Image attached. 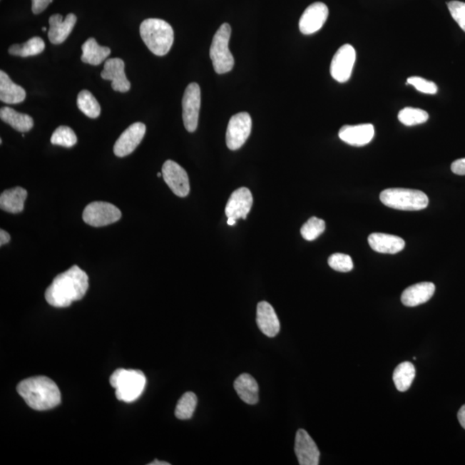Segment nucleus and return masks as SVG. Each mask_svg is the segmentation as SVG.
Instances as JSON below:
<instances>
[{
    "mask_svg": "<svg viewBox=\"0 0 465 465\" xmlns=\"http://www.w3.org/2000/svg\"><path fill=\"white\" fill-rule=\"evenodd\" d=\"M11 235L5 230H0V246H4V245L10 242Z\"/></svg>",
    "mask_w": 465,
    "mask_h": 465,
    "instance_id": "58836bf2",
    "label": "nucleus"
},
{
    "mask_svg": "<svg viewBox=\"0 0 465 465\" xmlns=\"http://www.w3.org/2000/svg\"><path fill=\"white\" fill-rule=\"evenodd\" d=\"M162 176L168 188L178 197L185 198L190 193V182L188 173L180 165L173 160H167L162 167Z\"/></svg>",
    "mask_w": 465,
    "mask_h": 465,
    "instance_id": "9b49d317",
    "label": "nucleus"
},
{
    "mask_svg": "<svg viewBox=\"0 0 465 465\" xmlns=\"http://www.w3.org/2000/svg\"><path fill=\"white\" fill-rule=\"evenodd\" d=\"M110 383L116 389V397L119 401L132 402L143 394L147 379L138 369H118L112 373Z\"/></svg>",
    "mask_w": 465,
    "mask_h": 465,
    "instance_id": "20e7f679",
    "label": "nucleus"
},
{
    "mask_svg": "<svg viewBox=\"0 0 465 465\" xmlns=\"http://www.w3.org/2000/svg\"><path fill=\"white\" fill-rule=\"evenodd\" d=\"M0 118L16 131L26 133L30 131L34 126L31 116L11 109V107H2L0 110Z\"/></svg>",
    "mask_w": 465,
    "mask_h": 465,
    "instance_id": "393cba45",
    "label": "nucleus"
},
{
    "mask_svg": "<svg viewBox=\"0 0 465 465\" xmlns=\"http://www.w3.org/2000/svg\"><path fill=\"white\" fill-rule=\"evenodd\" d=\"M447 6L449 8L452 18L465 32V3L454 0L447 3Z\"/></svg>",
    "mask_w": 465,
    "mask_h": 465,
    "instance_id": "c9c22d12",
    "label": "nucleus"
},
{
    "mask_svg": "<svg viewBox=\"0 0 465 465\" xmlns=\"http://www.w3.org/2000/svg\"><path fill=\"white\" fill-rule=\"evenodd\" d=\"M200 106V86L197 83H192L186 87L182 101L183 121H184L186 131L190 133L197 130Z\"/></svg>",
    "mask_w": 465,
    "mask_h": 465,
    "instance_id": "1a4fd4ad",
    "label": "nucleus"
},
{
    "mask_svg": "<svg viewBox=\"0 0 465 465\" xmlns=\"http://www.w3.org/2000/svg\"><path fill=\"white\" fill-rule=\"evenodd\" d=\"M409 85H412L415 89L426 94H436L438 91V86L433 81L425 80L421 77H410L407 81Z\"/></svg>",
    "mask_w": 465,
    "mask_h": 465,
    "instance_id": "f704fd0d",
    "label": "nucleus"
},
{
    "mask_svg": "<svg viewBox=\"0 0 465 465\" xmlns=\"http://www.w3.org/2000/svg\"><path fill=\"white\" fill-rule=\"evenodd\" d=\"M458 418L460 425L465 429V405L461 407V409L459 411Z\"/></svg>",
    "mask_w": 465,
    "mask_h": 465,
    "instance_id": "ea45409f",
    "label": "nucleus"
},
{
    "mask_svg": "<svg viewBox=\"0 0 465 465\" xmlns=\"http://www.w3.org/2000/svg\"><path fill=\"white\" fill-rule=\"evenodd\" d=\"M88 280L87 274L77 265H73L53 280L46 290V301L56 308H66L85 297L89 287Z\"/></svg>",
    "mask_w": 465,
    "mask_h": 465,
    "instance_id": "f257e3e1",
    "label": "nucleus"
},
{
    "mask_svg": "<svg viewBox=\"0 0 465 465\" xmlns=\"http://www.w3.org/2000/svg\"><path fill=\"white\" fill-rule=\"evenodd\" d=\"M329 265L332 269L340 272H351L354 269V263L350 256L344 253H334L329 257Z\"/></svg>",
    "mask_w": 465,
    "mask_h": 465,
    "instance_id": "72a5a7b5",
    "label": "nucleus"
},
{
    "mask_svg": "<svg viewBox=\"0 0 465 465\" xmlns=\"http://www.w3.org/2000/svg\"><path fill=\"white\" fill-rule=\"evenodd\" d=\"M435 285L431 282H422L410 286L402 294L401 300L407 307H417L425 304L433 297Z\"/></svg>",
    "mask_w": 465,
    "mask_h": 465,
    "instance_id": "aec40b11",
    "label": "nucleus"
},
{
    "mask_svg": "<svg viewBox=\"0 0 465 465\" xmlns=\"http://www.w3.org/2000/svg\"><path fill=\"white\" fill-rule=\"evenodd\" d=\"M157 176H158V177H161V176H162V173H158V174H157Z\"/></svg>",
    "mask_w": 465,
    "mask_h": 465,
    "instance_id": "37998d69",
    "label": "nucleus"
},
{
    "mask_svg": "<svg viewBox=\"0 0 465 465\" xmlns=\"http://www.w3.org/2000/svg\"><path fill=\"white\" fill-rule=\"evenodd\" d=\"M51 140L53 145L72 148L77 143V136L72 128L68 126H60L53 133Z\"/></svg>",
    "mask_w": 465,
    "mask_h": 465,
    "instance_id": "2f4dec72",
    "label": "nucleus"
},
{
    "mask_svg": "<svg viewBox=\"0 0 465 465\" xmlns=\"http://www.w3.org/2000/svg\"><path fill=\"white\" fill-rule=\"evenodd\" d=\"M19 394L31 409L49 410L61 404V392L58 386L47 377H33L24 379L16 387Z\"/></svg>",
    "mask_w": 465,
    "mask_h": 465,
    "instance_id": "f03ea898",
    "label": "nucleus"
},
{
    "mask_svg": "<svg viewBox=\"0 0 465 465\" xmlns=\"http://www.w3.org/2000/svg\"><path fill=\"white\" fill-rule=\"evenodd\" d=\"M43 31H47V28H46V27H44V28H43Z\"/></svg>",
    "mask_w": 465,
    "mask_h": 465,
    "instance_id": "c03bdc74",
    "label": "nucleus"
},
{
    "mask_svg": "<svg viewBox=\"0 0 465 465\" xmlns=\"http://www.w3.org/2000/svg\"><path fill=\"white\" fill-rule=\"evenodd\" d=\"M77 22V16L70 14L63 19L60 14H55L49 19V30L48 36L51 43L55 45L61 44L71 34L73 29Z\"/></svg>",
    "mask_w": 465,
    "mask_h": 465,
    "instance_id": "a211bd4d",
    "label": "nucleus"
},
{
    "mask_svg": "<svg viewBox=\"0 0 465 465\" xmlns=\"http://www.w3.org/2000/svg\"><path fill=\"white\" fill-rule=\"evenodd\" d=\"M326 223L322 219L311 218L301 228V235L306 240L312 242L325 231Z\"/></svg>",
    "mask_w": 465,
    "mask_h": 465,
    "instance_id": "473e14b6",
    "label": "nucleus"
},
{
    "mask_svg": "<svg viewBox=\"0 0 465 465\" xmlns=\"http://www.w3.org/2000/svg\"><path fill=\"white\" fill-rule=\"evenodd\" d=\"M145 133L146 126L144 123H133L116 140L113 148L115 155L118 157L130 155L142 143Z\"/></svg>",
    "mask_w": 465,
    "mask_h": 465,
    "instance_id": "ddd939ff",
    "label": "nucleus"
},
{
    "mask_svg": "<svg viewBox=\"0 0 465 465\" xmlns=\"http://www.w3.org/2000/svg\"><path fill=\"white\" fill-rule=\"evenodd\" d=\"M374 135V126L371 123L344 126L339 132L340 140L354 147H363L371 143Z\"/></svg>",
    "mask_w": 465,
    "mask_h": 465,
    "instance_id": "f3484780",
    "label": "nucleus"
},
{
    "mask_svg": "<svg viewBox=\"0 0 465 465\" xmlns=\"http://www.w3.org/2000/svg\"><path fill=\"white\" fill-rule=\"evenodd\" d=\"M368 242L373 250L380 253H389V255H396L404 250L405 247L404 239L383 232H373L369 235Z\"/></svg>",
    "mask_w": 465,
    "mask_h": 465,
    "instance_id": "412c9836",
    "label": "nucleus"
},
{
    "mask_svg": "<svg viewBox=\"0 0 465 465\" xmlns=\"http://www.w3.org/2000/svg\"><path fill=\"white\" fill-rule=\"evenodd\" d=\"M380 200L385 206L406 211L424 210L429 203V198L421 190L402 188L383 190Z\"/></svg>",
    "mask_w": 465,
    "mask_h": 465,
    "instance_id": "39448f33",
    "label": "nucleus"
},
{
    "mask_svg": "<svg viewBox=\"0 0 465 465\" xmlns=\"http://www.w3.org/2000/svg\"><path fill=\"white\" fill-rule=\"evenodd\" d=\"M27 195V190L22 188L6 190L0 196V208L12 214L22 213Z\"/></svg>",
    "mask_w": 465,
    "mask_h": 465,
    "instance_id": "b1692460",
    "label": "nucleus"
},
{
    "mask_svg": "<svg viewBox=\"0 0 465 465\" xmlns=\"http://www.w3.org/2000/svg\"><path fill=\"white\" fill-rule=\"evenodd\" d=\"M451 169L456 175H465V158L455 160L451 164Z\"/></svg>",
    "mask_w": 465,
    "mask_h": 465,
    "instance_id": "4c0bfd02",
    "label": "nucleus"
},
{
    "mask_svg": "<svg viewBox=\"0 0 465 465\" xmlns=\"http://www.w3.org/2000/svg\"><path fill=\"white\" fill-rule=\"evenodd\" d=\"M231 27L230 24H223L213 37L210 46V56L213 61L215 73L223 74L231 71L234 68L235 60L230 48Z\"/></svg>",
    "mask_w": 465,
    "mask_h": 465,
    "instance_id": "423d86ee",
    "label": "nucleus"
},
{
    "mask_svg": "<svg viewBox=\"0 0 465 465\" xmlns=\"http://www.w3.org/2000/svg\"><path fill=\"white\" fill-rule=\"evenodd\" d=\"M198 405V397L193 392H186L178 401L175 409V417L180 420H189Z\"/></svg>",
    "mask_w": 465,
    "mask_h": 465,
    "instance_id": "c756f323",
    "label": "nucleus"
},
{
    "mask_svg": "<svg viewBox=\"0 0 465 465\" xmlns=\"http://www.w3.org/2000/svg\"><path fill=\"white\" fill-rule=\"evenodd\" d=\"M252 202V193L249 189L242 188L235 190L227 203L225 208L227 218L234 219L235 221L240 218L247 219Z\"/></svg>",
    "mask_w": 465,
    "mask_h": 465,
    "instance_id": "4468645a",
    "label": "nucleus"
},
{
    "mask_svg": "<svg viewBox=\"0 0 465 465\" xmlns=\"http://www.w3.org/2000/svg\"><path fill=\"white\" fill-rule=\"evenodd\" d=\"M234 387L240 399L246 404L255 405L259 402V385L251 375L244 373L239 376Z\"/></svg>",
    "mask_w": 465,
    "mask_h": 465,
    "instance_id": "5701e85b",
    "label": "nucleus"
},
{
    "mask_svg": "<svg viewBox=\"0 0 465 465\" xmlns=\"http://www.w3.org/2000/svg\"><path fill=\"white\" fill-rule=\"evenodd\" d=\"M124 68L126 64L122 59L112 58L106 61L101 73L103 80L111 81L112 89L119 93H127L131 86L124 72Z\"/></svg>",
    "mask_w": 465,
    "mask_h": 465,
    "instance_id": "2eb2a0df",
    "label": "nucleus"
},
{
    "mask_svg": "<svg viewBox=\"0 0 465 465\" xmlns=\"http://www.w3.org/2000/svg\"><path fill=\"white\" fill-rule=\"evenodd\" d=\"M81 61L85 63L98 66L111 55V49L98 45L97 41L91 37L82 45Z\"/></svg>",
    "mask_w": 465,
    "mask_h": 465,
    "instance_id": "a878e982",
    "label": "nucleus"
},
{
    "mask_svg": "<svg viewBox=\"0 0 465 465\" xmlns=\"http://www.w3.org/2000/svg\"><path fill=\"white\" fill-rule=\"evenodd\" d=\"M122 218L121 210L111 203L93 202L85 208L83 220L93 227H105L119 221Z\"/></svg>",
    "mask_w": 465,
    "mask_h": 465,
    "instance_id": "0eeeda50",
    "label": "nucleus"
},
{
    "mask_svg": "<svg viewBox=\"0 0 465 465\" xmlns=\"http://www.w3.org/2000/svg\"><path fill=\"white\" fill-rule=\"evenodd\" d=\"M329 8L325 4L317 2L310 5L299 21V29L304 35H311L321 30L329 18Z\"/></svg>",
    "mask_w": 465,
    "mask_h": 465,
    "instance_id": "f8f14e48",
    "label": "nucleus"
},
{
    "mask_svg": "<svg viewBox=\"0 0 465 465\" xmlns=\"http://www.w3.org/2000/svg\"><path fill=\"white\" fill-rule=\"evenodd\" d=\"M52 1L53 0H32L33 14H40Z\"/></svg>",
    "mask_w": 465,
    "mask_h": 465,
    "instance_id": "e433bc0d",
    "label": "nucleus"
},
{
    "mask_svg": "<svg viewBox=\"0 0 465 465\" xmlns=\"http://www.w3.org/2000/svg\"><path fill=\"white\" fill-rule=\"evenodd\" d=\"M235 223H236L235 220L232 219V218H228V222H227V223L228 224V225H230V226H234L235 224Z\"/></svg>",
    "mask_w": 465,
    "mask_h": 465,
    "instance_id": "79ce46f5",
    "label": "nucleus"
},
{
    "mask_svg": "<svg viewBox=\"0 0 465 465\" xmlns=\"http://www.w3.org/2000/svg\"><path fill=\"white\" fill-rule=\"evenodd\" d=\"M429 116L426 111L417 108L406 107L398 114V119L406 126H414L424 123L429 120Z\"/></svg>",
    "mask_w": 465,
    "mask_h": 465,
    "instance_id": "7c9ffc66",
    "label": "nucleus"
},
{
    "mask_svg": "<svg viewBox=\"0 0 465 465\" xmlns=\"http://www.w3.org/2000/svg\"><path fill=\"white\" fill-rule=\"evenodd\" d=\"M77 105L83 113L90 118H97L101 113V107L89 91H81L78 95Z\"/></svg>",
    "mask_w": 465,
    "mask_h": 465,
    "instance_id": "c85d7f7f",
    "label": "nucleus"
},
{
    "mask_svg": "<svg viewBox=\"0 0 465 465\" xmlns=\"http://www.w3.org/2000/svg\"><path fill=\"white\" fill-rule=\"evenodd\" d=\"M26 98V91L15 84L6 73L0 71V101L10 105L22 103Z\"/></svg>",
    "mask_w": 465,
    "mask_h": 465,
    "instance_id": "4be33fe9",
    "label": "nucleus"
},
{
    "mask_svg": "<svg viewBox=\"0 0 465 465\" xmlns=\"http://www.w3.org/2000/svg\"><path fill=\"white\" fill-rule=\"evenodd\" d=\"M45 49V43L41 37H32L23 44H14L9 48L11 56L29 57L39 55Z\"/></svg>",
    "mask_w": 465,
    "mask_h": 465,
    "instance_id": "cd10ccee",
    "label": "nucleus"
},
{
    "mask_svg": "<svg viewBox=\"0 0 465 465\" xmlns=\"http://www.w3.org/2000/svg\"><path fill=\"white\" fill-rule=\"evenodd\" d=\"M140 34L149 51L158 56L167 55L173 44V28L162 19L144 20L140 26Z\"/></svg>",
    "mask_w": 465,
    "mask_h": 465,
    "instance_id": "7ed1b4c3",
    "label": "nucleus"
},
{
    "mask_svg": "<svg viewBox=\"0 0 465 465\" xmlns=\"http://www.w3.org/2000/svg\"><path fill=\"white\" fill-rule=\"evenodd\" d=\"M295 452L300 465H318L320 451L310 435L304 429H299L296 435Z\"/></svg>",
    "mask_w": 465,
    "mask_h": 465,
    "instance_id": "dca6fc26",
    "label": "nucleus"
},
{
    "mask_svg": "<svg viewBox=\"0 0 465 465\" xmlns=\"http://www.w3.org/2000/svg\"><path fill=\"white\" fill-rule=\"evenodd\" d=\"M149 465H170L168 462H163V461L155 460L153 462L149 464Z\"/></svg>",
    "mask_w": 465,
    "mask_h": 465,
    "instance_id": "a19ab883",
    "label": "nucleus"
},
{
    "mask_svg": "<svg viewBox=\"0 0 465 465\" xmlns=\"http://www.w3.org/2000/svg\"><path fill=\"white\" fill-rule=\"evenodd\" d=\"M252 131V118L247 112L232 116L228 123L226 134L227 146L230 150H238L247 142Z\"/></svg>",
    "mask_w": 465,
    "mask_h": 465,
    "instance_id": "6e6552de",
    "label": "nucleus"
},
{
    "mask_svg": "<svg viewBox=\"0 0 465 465\" xmlns=\"http://www.w3.org/2000/svg\"><path fill=\"white\" fill-rule=\"evenodd\" d=\"M256 322L260 330L268 337H275L280 333V320L273 307L267 302H260L257 306Z\"/></svg>",
    "mask_w": 465,
    "mask_h": 465,
    "instance_id": "6ab92c4d",
    "label": "nucleus"
},
{
    "mask_svg": "<svg viewBox=\"0 0 465 465\" xmlns=\"http://www.w3.org/2000/svg\"><path fill=\"white\" fill-rule=\"evenodd\" d=\"M356 51L350 44H344L338 49L332 60L330 73L332 77L339 83L347 82L352 76L355 64Z\"/></svg>",
    "mask_w": 465,
    "mask_h": 465,
    "instance_id": "9d476101",
    "label": "nucleus"
},
{
    "mask_svg": "<svg viewBox=\"0 0 465 465\" xmlns=\"http://www.w3.org/2000/svg\"><path fill=\"white\" fill-rule=\"evenodd\" d=\"M415 377L414 365L410 362H404L394 369L393 381L400 392H405L410 388Z\"/></svg>",
    "mask_w": 465,
    "mask_h": 465,
    "instance_id": "bb28decb",
    "label": "nucleus"
}]
</instances>
